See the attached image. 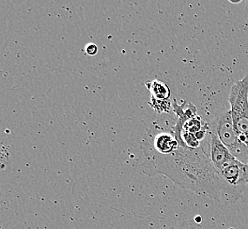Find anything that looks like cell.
Masks as SVG:
<instances>
[{
    "label": "cell",
    "mask_w": 248,
    "mask_h": 229,
    "mask_svg": "<svg viewBox=\"0 0 248 229\" xmlns=\"http://www.w3.org/2000/svg\"><path fill=\"white\" fill-rule=\"evenodd\" d=\"M98 46L94 44V43H89L87 44L86 47V52L87 55L89 56H95L96 54L98 53Z\"/></svg>",
    "instance_id": "obj_6"
},
{
    "label": "cell",
    "mask_w": 248,
    "mask_h": 229,
    "mask_svg": "<svg viewBox=\"0 0 248 229\" xmlns=\"http://www.w3.org/2000/svg\"><path fill=\"white\" fill-rule=\"evenodd\" d=\"M228 101L234 130L248 147V74L232 86Z\"/></svg>",
    "instance_id": "obj_1"
},
{
    "label": "cell",
    "mask_w": 248,
    "mask_h": 229,
    "mask_svg": "<svg viewBox=\"0 0 248 229\" xmlns=\"http://www.w3.org/2000/svg\"><path fill=\"white\" fill-rule=\"evenodd\" d=\"M146 86L151 93V99L156 100H169L171 92L170 88L165 83L154 80L146 83Z\"/></svg>",
    "instance_id": "obj_3"
},
{
    "label": "cell",
    "mask_w": 248,
    "mask_h": 229,
    "mask_svg": "<svg viewBox=\"0 0 248 229\" xmlns=\"http://www.w3.org/2000/svg\"><path fill=\"white\" fill-rule=\"evenodd\" d=\"M151 107H153L154 110L157 113H162V112H169L171 110V103L169 100H156L151 99V101L149 102Z\"/></svg>",
    "instance_id": "obj_4"
},
{
    "label": "cell",
    "mask_w": 248,
    "mask_h": 229,
    "mask_svg": "<svg viewBox=\"0 0 248 229\" xmlns=\"http://www.w3.org/2000/svg\"><path fill=\"white\" fill-rule=\"evenodd\" d=\"M171 229H202V227L193 221H183L181 224L172 227Z\"/></svg>",
    "instance_id": "obj_5"
},
{
    "label": "cell",
    "mask_w": 248,
    "mask_h": 229,
    "mask_svg": "<svg viewBox=\"0 0 248 229\" xmlns=\"http://www.w3.org/2000/svg\"><path fill=\"white\" fill-rule=\"evenodd\" d=\"M210 125L232 155L240 163L248 165V147L241 142L234 130L231 110H224L217 114Z\"/></svg>",
    "instance_id": "obj_2"
},
{
    "label": "cell",
    "mask_w": 248,
    "mask_h": 229,
    "mask_svg": "<svg viewBox=\"0 0 248 229\" xmlns=\"http://www.w3.org/2000/svg\"><path fill=\"white\" fill-rule=\"evenodd\" d=\"M246 13H247V16L248 18V0L246 2Z\"/></svg>",
    "instance_id": "obj_7"
}]
</instances>
